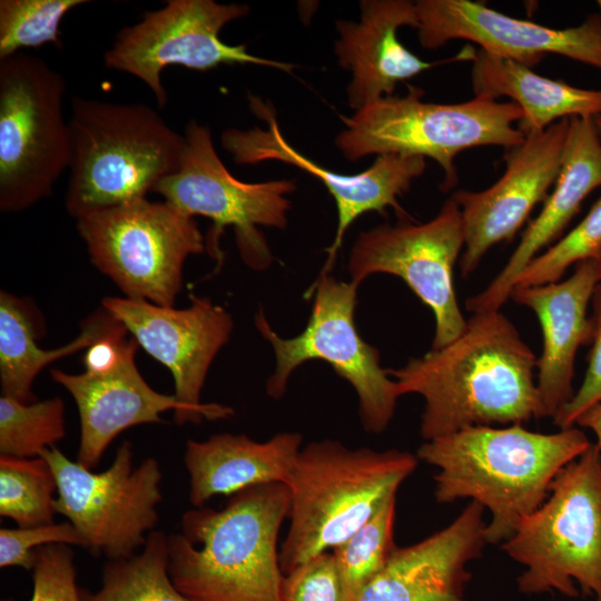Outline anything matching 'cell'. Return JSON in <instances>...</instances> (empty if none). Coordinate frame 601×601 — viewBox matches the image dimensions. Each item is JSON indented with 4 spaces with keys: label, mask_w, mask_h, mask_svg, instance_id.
Returning <instances> with one entry per match:
<instances>
[{
    "label": "cell",
    "mask_w": 601,
    "mask_h": 601,
    "mask_svg": "<svg viewBox=\"0 0 601 601\" xmlns=\"http://www.w3.org/2000/svg\"><path fill=\"white\" fill-rule=\"evenodd\" d=\"M302 435L278 433L257 442L245 434L221 433L204 441L188 440L184 465L188 473V499L201 508L216 495H233L250 486L287 484L298 454Z\"/></svg>",
    "instance_id": "24"
},
{
    "label": "cell",
    "mask_w": 601,
    "mask_h": 601,
    "mask_svg": "<svg viewBox=\"0 0 601 601\" xmlns=\"http://www.w3.org/2000/svg\"><path fill=\"white\" fill-rule=\"evenodd\" d=\"M525 566L518 578L526 594L558 591L601 601V450L594 443L564 466L546 500L501 544Z\"/></svg>",
    "instance_id": "7"
},
{
    "label": "cell",
    "mask_w": 601,
    "mask_h": 601,
    "mask_svg": "<svg viewBox=\"0 0 601 601\" xmlns=\"http://www.w3.org/2000/svg\"><path fill=\"white\" fill-rule=\"evenodd\" d=\"M65 206L76 219L146 198L179 166L184 135L145 104L73 97Z\"/></svg>",
    "instance_id": "5"
},
{
    "label": "cell",
    "mask_w": 601,
    "mask_h": 601,
    "mask_svg": "<svg viewBox=\"0 0 601 601\" xmlns=\"http://www.w3.org/2000/svg\"><path fill=\"white\" fill-rule=\"evenodd\" d=\"M132 337V336H131ZM138 343L134 342L114 371L93 375L52 370L51 378L72 396L80 417L77 462L97 467L111 442L125 430L149 423H164L160 414L174 412V422L185 424L186 410L174 395L155 391L136 366Z\"/></svg>",
    "instance_id": "20"
},
{
    "label": "cell",
    "mask_w": 601,
    "mask_h": 601,
    "mask_svg": "<svg viewBox=\"0 0 601 601\" xmlns=\"http://www.w3.org/2000/svg\"><path fill=\"white\" fill-rule=\"evenodd\" d=\"M575 425L591 430L597 437L595 444L601 450V403L582 413L577 420Z\"/></svg>",
    "instance_id": "37"
},
{
    "label": "cell",
    "mask_w": 601,
    "mask_h": 601,
    "mask_svg": "<svg viewBox=\"0 0 601 601\" xmlns=\"http://www.w3.org/2000/svg\"><path fill=\"white\" fill-rule=\"evenodd\" d=\"M57 481L43 456L0 455V515L19 528L55 522Z\"/></svg>",
    "instance_id": "28"
},
{
    "label": "cell",
    "mask_w": 601,
    "mask_h": 601,
    "mask_svg": "<svg viewBox=\"0 0 601 601\" xmlns=\"http://www.w3.org/2000/svg\"><path fill=\"white\" fill-rule=\"evenodd\" d=\"M590 445L575 426L551 434L522 424L472 426L425 441L416 457L439 470L435 500L477 502L491 513L486 543L502 544L546 500L560 471Z\"/></svg>",
    "instance_id": "2"
},
{
    "label": "cell",
    "mask_w": 601,
    "mask_h": 601,
    "mask_svg": "<svg viewBox=\"0 0 601 601\" xmlns=\"http://www.w3.org/2000/svg\"><path fill=\"white\" fill-rule=\"evenodd\" d=\"M357 287L321 273L309 289L314 300L308 323L295 337L278 336L262 309L255 316V323L276 356L275 372L266 383L270 397L284 395L296 367L311 359L325 361L356 391L364 430L378 434L388 426L402 394L397 383L381 366L378 351L356 329Z\"/></svg>",
    "instance_id": "11"
},
{
    "label": "cell",
    "mask_w": 601,
    "mask_h": 601,
    "mask_svg": "<svg viewBox=\"0 0 601 601\" xmlns=\"http://www.w3.org/2000/svg\"><path fill=\"white\" fill-rule=\"evenodd\" d=\"M595 263H597V266H598V269H599V273H600V277H601V253L599 254V256L597 258H594Z\"/></svg>",
    "instance_id": "39"
},
{
    "label": "cell",
    "mask_w": 601,
    "mask_h": 601,
    "mask_svg": "<svg viewBox=\"0 0 601 601\" xmlns=\"http://www.w3.org/2000/svg\"><path fill=\"white\" fill-rule=\"evenodd\" d=\"M40 456L57 481V513L78 530L91 554L116 560L144 546L158 523L157 508L162 501V473L156 459L146 457L135 466L129 441L118 446L102 472L86 469L56 446Z\"/></svg>",
    "instance_id": "12"
},
{
    "label": "cell",
    "mask_w": 601,
    "mask_h": 601,
    "mask_svg": "<svg viewBox=\"0 0 601 601\" xmlns=\"http://www.w3.org/2000/svg\"><path fill=\"white\" fill-rule=\"evenodd\" d=\"M593 122H594L597 132L601 139V115L593 117Z\"/></svg>",
    "instance_id": "38"
},
{
    "label": "cell",
    "mask_w": 601,
    "mask_h": 601,
    "mask_svg": "<svg viewBox=\"0 0 601 601\" xmlns=\"http://www.w3.org/2000/svg\"><path fill=\"white\" fill-rule=\"evenodd\" d=\"M48 544L85 548V540L69 521L30 528H1L0 568L20 566L31 571L35 551Z\"/></svg>",
    "instance_id": "34"
},
{
    "label": "cell",
    "mask_w": 601,
    "mask_h": 601,
    "mask_svg": "<svg viewBox=\"0 0 601 601\" xmlns=\"http://www.w3.org/2000/svg\"><path fill=\"white\" fill-rule=\"evenodd\" d=\"M73 551L67 544H48L35 551L29 601H82L77 585Z\"/></svg>",
    "instance_id": "33"
},
{
    "label": "cell",
    "mask_w": 601,
    "mask_h": 601,
    "mask_svg": "<svg viewBox=\"0 0 601 601\" xmlns=\"http://www.w3.org/2000/svg\"><path fill=\"white\" fill-rule=\"evenodd\" d=\"M190 299L183 309L127 297H105L101 305L170 371L174 396L186 410L185 424H198L203 418H226L234 413L228 406L200 402L206 375L230 337L233 319L208 298L193 295Z\"/></svg>",
    "instance_id": "16"
},
{
    "label": "cell",
    "mask_w": 601,
    "mask_h": 601,
    "mask_svg": "<svg viewBox=\"0 0 601 601\" xmlns=\"http://www.w3.org/2000/svg\"><path fill=\"white\" fill-rule=\"evenodd\" d=\"M280 601H346L332 552H323L284 574Z\"/></svg>",
    "instance_id": "35"
},
{
    "label": "cell",
    "mask_w": 601,
    "mask_h": 601,
    "mask_svg": "<svg viewBox=\"0 0 601 601\" xmlns=\"http://www.w3.org/2000/svg\"><path fill=\"white\" fill-rule=\"evenodd\" d=\"M395 513L396 495H393L370 520L333 549L346 601L356 600L397 548L394 543Z\"/></svg>",
    "instance_id": "29"
},
{
    "label": "cell",
    "mask_w": 601,
    "mask_h": 601,
    "mask_svg": "<svg viewBox=\"0 0 601 601\" xmlns=\"http://www.w3.org/2000/svg\"><path fill=\"white\" fill-rule=\"evenodd\" d=\"M87 0H1L0 58L52 43L61 47L60 23Z\"/></svg>",
    "instance_id": "31"
},
{
    "label": "cell",
    "mask_w": 601,
    "mask_h": 601,
    "mask_svg": "<svg viewBox=\"0 0 601 601\" xmlns=\"http://www.w3.org/2000/svg\"><path fill=\"white\" fill-rule=\"evenodd\" d=\"M359 20H337L335 55L352 73L348 105L355 111L394 95L406 81L440 62H427L411 52L397 37L401 27H418L415 2L362 0Z\"/></svg>",
    "instance_id": "21"
},
{
    "label": "cell",
    "mask_w": 601,
    "mask_h": 601,
    "mask_svg": "<svg viewBox=\"0 0 601 601\" xmlns=\"http://www.w3.org/2000/svg\"><path fill=\"white\" fill-rule=\"evenodd\" d=\"M569 122L570 118L555 121L508 149L505 171L489 188L452 195L464 229L463 276L472 274L495 244L511 239L532 209L546 199L561 168Z\"/></svg>",
    "instance_id": "17"
},
{
    "label": "cell",
    "mask_w": 601,
    "mask_h": 601,
    "mask_svg": "<svg viewBox=\"0 0 601 601\" xmlns=\"http://www.w3.org/2000/svg\"><path fill=\"white\" fill-rule=\"evenodd\" d=\"M553 186L502 270L485 289L466 300L469 312L499 311L510 298L525 266L563 231L585 197L601 186V139L592 117L570 118L561 168Z\"/></svg>",
    "instance_id": "23"
},
{
    "label": "cell",
    "mask_w": 601,
    "mask_h": 601,
    "mask_svg": "<svg viewBox=\"0 0 601 601\" xmlns=\"http://www.w3.org/2000/svg\"><path fill=\"white\" fill-rule=\"evenodd\" d=\"M285 483L247 487L215 510L191 508L168 535L169 574L191 601H280L277 540L288 518Z\"/></svg>",
    "instance_id": "3"
},
{
    "label": "cell",
    "mask_w": 601,
    "mask_h": 601,
    "mask_svg": "<svg viewBox=\"0 0 601 601\" xmlns=\"http://www.w3.org/2000/svg\"><path fill=\"white\" fill-rule=\"evenodd\" d=\"M463 248L462 216L451 197L426 223L382 225L361 233L349 254L351 283L358 286L377 273L402 278L433 312L432 349H439L466 328L454 289V266Z\"/></svg>",
    "instance_id": "14"
},
{
    "label": "cell",
    "mask_w": 601,
    "mask_h": 601,
    "mask_svg": "<svg viewBox=\"0 0 601 601\" xmlns=\"http://www.w3.org/2000/svg\"><path fill=\"white\" fill-rule=\"evenodd\" d=\"M66 87L62 75L39 57L0 58L1 211H22L48 197L69 168Z\"/></svg>",
    "instance_id": "8"
},
{
    "label": "cell",
    "mask_w": 601,
    "mask_h": 601,
    "mask_svg": "<svg viewBox=\"0 0 601 601\" xmlns=\"http://www.w3.org/2000/svg\"><path fill=\"white\" fill-rule=\"evenodd\" d=\"M538 358L500 311L474 313L453 342L386 370L402 395L424 398L425 441L472 426L545 417L534 381Z\"/></svg>",
    "instance_id": "1"
},
{
    "label": "cell",
    "mask_w": 601,
    "mask_h": 601,
    "mask_svg": "<svg viewBox=\"0 0 601 601\" xmlns=\"http://www.w3.org/2000/svg\"><path fill=\"white\" fill-rule=\"evenodd\" d=\"M80 594L82 601H191L170 578L168 535L157 530L147 535L138 553L107 560L99 589L80 588Z\"/></svg>",
    "instance_id": "27"
},
{
    "label": "cell",
    "mask_w": 601,
    "mask_h": 601,
    "mask_svg": "<svg viewBox=\"0 0 601 601\" xmlns=\"http://www.w3.org/2000/svg\"><path fill=\"white\" fill-rule=\"evenodd\" d=\"M244 3L214 0H167L142 19L122 28L105 52L107 68L140 79L164 108L168 93L160 76L169 66L206 71L221 65H257L290 73L292 63L254 56L246 45H228L219 33L233 20L249 13Z\"/></svg>",
    "instance_id": "13"
},
{
    "label": "cell",
    "mask_w": 601,
    "mask_h": 601,
    "mask_svg": "<svg viewBox=\"0 0 601 601\" xmlns=\"http://www.w3.org/2000/svg\"><path fill=\"white\" fill-rule=\"evenodd\" d=\"M600 253L601 196L573 229L525 266L518 276L514 287L559 282L571 265L594 259Z\"/></svg>",
    "instance_id": "32"
},
{
    "label": "cell",
    "mask_w": 601,
    "mask_h": 601,
    "mask_svg": "<svg viewBox=\"0 0 601 601\" xmlns=\"http://www.w3.org/2000/svg\"><path fill=\"white\" fill-rule=\"evenodd\" d=\"M184 139L178 168L162 178L154 193L190 217L213 221L206 237L213 258L221 260L219 238L230 226L244 262L256 269L266 268L273 257L258 227H286L288 195L296 189L295 180L245 183L235 178L217 155L210 129L196 120L187 124Z\"/></svg>",
    "instance_id": "10"
},
{
    "label": "cell",
    "mask_w": 601,
    "mask_h": 601,
    "mask_svg": "<svg viewBox=\"0 0 601 601\" xmlns=\"http://www.w3.org/2000/svg\"><path fill=\"white\" fill-rule=\"evenodd\" d=\"M471 82L475 96L509 97L522 111L518 122L526 136L555 120L601 115V90L573 87L534 72L514 60L472 51Z\"/></svg>",
    "instance_id": "25"
},
{
    "label": "cell",
    "mask_w": 601,
    "mask_h": 601,
    "mask_svg": "<svg viewBox=\"0 0 601 601\" xmlns=\"http://www.w3.org/2000/svg\"><path fill=\"white\" fill-rule=\"evenodd\" d=\"M597 3H598V7L600 8V11H601V0H598Z\"/></svg>",
    "instance_id": "40"
},
{
    "label": "cell",
    "mask_w": 601,
    "mask_h": 601,
    "mask_svg": "<svg viewBox=\"0 0 601 601\" xmlns=\"http://www.w3.org/2000/svg\"><path fill=\"white\" fill-rule=\"evenodd\" d=\"M422 96L421 89L408 87L404 96L384 97L342 117L337 149L349 161L385 154L431 158L443 170L442 190H449L457 183L455 158L461 151L481 146L511 149L525 138L513 126L522 111L512 101L474 96L436 104L423 101Z\"/></svg>",
    "instance_id": "6"
},
{
    "label": "cell",
    "mask_w": 601,
    "mask_h": 601,
    "mask_svg": "<svg viewBox=\"0 0 601 601\" xmlns=\"http://www.w3.org/2000/svg\"><path fill=\"white\" fill-rule=\"evenodd\" d=\"M406 451L349 449L335 440L302 447L287 482L289 528L279 551L283 574L349 538L414 472Z\"/></svg>",
    "instance_id": "4"
},
{
    "label": "cell",
    "mask_w": 601,
    "mask_h": 601,
    "mask_svg": "<svg viewBox=\"0 0 601 601\" xmlns=\"http://www.w3.org/2000/svg\"><path fill=\"white\" fill-rule=\"evenodd\" d=\"M591 303L592 334L588 366L581 386L553 418L560 428L574 426L582 413L601 403V283L597 285Z\"/></svg>",
    "instance_id": "36"
},
{
    "label": "cell",
    "mask_w": 601,
    "mask_h": 601,
    "mask_svg": "<svg viewBox=\"0 0 601 601\" xmlns=\"http://www.w3.org/2000/svg\"><path fill=\"white\" fill-rule=\"evenodd\" d=\"M76 220L91 263L127 298L160 306L174 307L187 257L206 248L195 218L165 200L138 199Z\"/></svg>",
    "instance_id": "9"
},
{
    "label": "cell",
    "mask_w": 601,
    "mask_h": 601,
    "mask_svg": "<svg viewBox=\"0 0 601 601\" xmlns=\"http://www.w3.org/2000/svg\"><path fill=\"white\" fill-rule=\"evenodd\" d=\"M252 112L267 127L254 126L250 129H226L220 136L223 148L229 152L237 165H257L277 160L297 167L317 178L333 197L337 209V228L333 243L326 249L327 258L321 273L328 274L349 226L370 211L384 214L391 207L400 216L406 211L398 204V197L408 191L412 181L425 168V158L398 154L376 156L366 170L344 175L321 166L296 150L279 129L276 112L269 101L249 93Z\"/></svg>",
    "instance_id": "15"
},
{
    "label": "cell",
    "mask_w": 601,
    "mask_h": 601,
    "mask_svg": "<svg viewBox=\"0 0 601 601\" xmlns=\"http://www.w3.org/2000/svg\"><path fill=\"white\" fill-rule=\"evenodd\" d=\"M31 303L11 293H0V383L2 395L23 403L37 401L32 385L36 376L56 359L88 348L122 324L104 307L87 318L70 343L55 349L38 346L36 312Z\"/></svg>",
    "instance_id": "26"
},
{
    "label": "cell",
    "mask_w": 601,
    "mask_h": 601,
    "mask_svg": "<svg viewBox=\"0 0 601 601\" xmlns=\"http://www.w3.org/2000/svg\"><path fill=\"white\" fill-rule=\"evenodd\" d=\"M415 7L418 41L425 49L462 39L530 68L555 53L601 69V13L575 27L553 29L471 0H418Z\"/></svg>",
    "instance_id": "18"
},
{
    "label": "cell",
    "mask_w": 601,
    "mask_h": 601,
    "mask_svg": "<svg viewBox=\"0 0 601 601\" xmlns=\"http://www.w3.org/2000/svg\"><path fill=\"white\" fill-rule=\"evenodd\" d=\"M65 404L55 396L23 403L0 397V455L38 457L66 435Z\"/></svg>",
    "instance_id": "30"
},
{
    "label": "cell",
    "mask_w": 601,
    "mask_h": 601,
    "mask_svg": "<svg viewBox=\"0 0 601 601\" xmlns=\"http://www.w3.org/2000/svg\"><path fill=\"white\" fill-rule=\"evenodd\" d=\"M484 508L471 501L444 529L396 548L355 601H469L467 564L486 544Z\"/></svg>",
    "instance_id": "19"
},
{
    "label": "cell",
    "mask_w": 601,
    "mask_h": 601,
    "mask_svg": "<svg viewBox=\"0 0 601 601\" xmlns=\"http://www.w3.org/2000/svg\"><path fill=\"white\" fill-rule=\"evenodd\" d=\"M601 283L594 259L575 265L562 282L514 287L510 297L531 308L540 323L543 348L536 362V388L544 416L554 418L571 400L575 354L590 344L592 325L588 306Z\"/></svg>",
    "instance_id": "22"
}]
</instances>
